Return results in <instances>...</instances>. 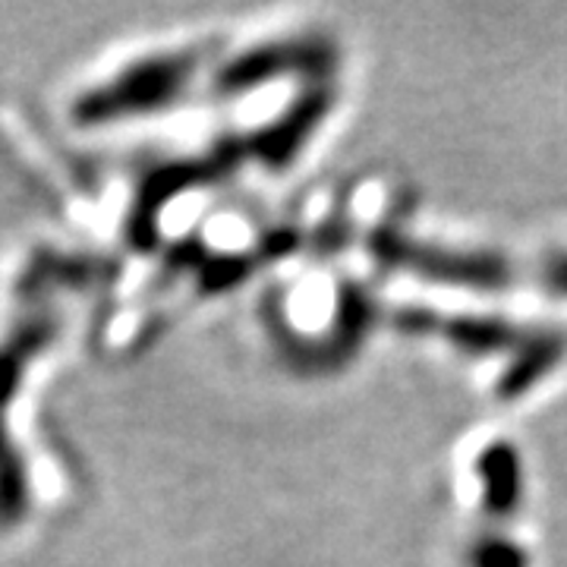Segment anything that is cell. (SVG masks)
<instances>
[{
	"instance_id": "obj_8",
	"label": "cell",
	"mask_w": 567,
	"mask_h": 567,
	"mask_svg": "<svg viewBox=\"0 0 567 567\" xmlns=\"http://www.w3.org/2000/svg\"><path fill=\"white\" fill-rule=\"evenodd\" d=\"M543 281H546L548 290H558V293H567V252H558L546 262V271H543Z\"/></svg>"
},
{
	"instance_id": "obj_2",
	"label": "cell",
	"mask_w": 567,
	"mask_h": 567,
	"mask_svg": "<svg viewBox=\"0 0 567 567\" xmlns=\"http://www.w3.org/2000/svg\"><path fill=\"white\" fill-rule=\"evenodd\" d=\"M334 63V44L322 35H306V39L278 41L252 51L249 58L234 63L230 76H224V85L230 89H252L268 80H278L284 73H300V76H322Z\"/></svg>"
},
{
	"instance_id": "obj_1",
	"label": "cell",
	"mask_w": 567,
	"mask_h": 567,
	"mask_svg": "<svg viewBox=\"0 0 567 567\" xmlns=\"http://www.w3.org/2000/svg\"><path fill=\"white\" fill-rule=\"evenodd\" d=\"M375 256L388 265L423 275L425 281L466 287V290H498L511 284V268L492 252H466L445 246L420 244L398 230H379L372 240Z\"/></svg>"
},
{
	"instance_id": "obj_4",
	"label": "cell",
	"mask_w": 567,
	"mask_h": 567,
	"mask_svg": "<svg viewBox=\"0 0 567 567\" xmlns=\"http://www.w3.org/2000/svg\"><path fill=\"white\" fill-rule=\"evenodd\" d=\"M328 107H331V92H324V89H309L303 99L284 114L281 121L275 123L268 133H262V140H259V155H262L268 164L290 162V158L300 152V145L312 136L316 123L328 114Z\"/></svg>"
},
{
	"instance_id": "obj_5",
	"label": "cell",
	"mask_w": 567,
	"mask_h": 567,
	"mask_svg": "<svg viewBox=\"0 0 567 567\" xmlns=\"http://www.w3.org/2000/svg\"><path fill=\"white\" fill-rule=\"evenodd\" d=\"M476 473L483 476V507L492 517H511L520 495H524V473H520V457L507 442H495L488 445L480 461H476Z\"/></svg>"
},
{
	"instance_id": "obj_6",
	"label": "cell",
	"mask_w": 567,
	"mask_h": 567,
	"mask_svg": "<svg viewBox=\"0 0 567 567\" xmlns=\"http://www.w3.org/2000/svg\"><path fill=\"white\" fill-rule=\"evenodd\" d=\"M565 338L561 334H551V331H539L533 334L527 344L514 353V360L507 363L505 375L498 382V394L502 398H520L527 394L529 388L536 385L543 375H548L555 365L565 360Z\"/></svg>"
},
{
	"instance_id": "obj_3",
	"label": "cell",
	"mask_w": 567,
	"mask_h": 567,
	"mask_svg": "<svg viewBox=\"0 0 567 567\" xmlns=\"http://www.w3.org/2000/svg\"><path fill=\"white\" fill-rule=\"evenodd\" d=\"M401 324L410 331H435L447 338L454 347H461L466 353H498L507 347L517 344V331L514 324L502 319H488V316H435L423 309H406L401 316Z\"/></svg>"
},
{
	"instance_id": "obj_7",
	"label": "cell",
	"mask_w": 567,
	"mask_h": 567,
	"mask_svg": "<svg viewBox=\"0 0 567 567\" xmlns=\"http://www.w3.org/2000/svg\"><path fill=\"white\" fill-rule=\"evenodd\" d=\"M466 561L470 567H529L527 551L505 536H486V539L473 543Z\"/></svg>"
}]
</instances>
